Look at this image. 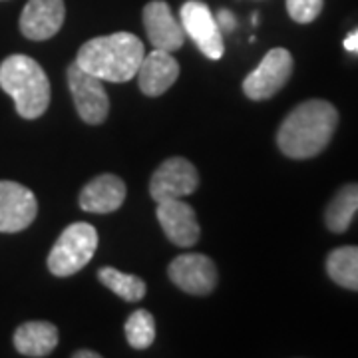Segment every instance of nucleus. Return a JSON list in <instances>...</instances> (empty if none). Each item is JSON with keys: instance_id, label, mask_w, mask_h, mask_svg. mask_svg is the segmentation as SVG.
<instances>
[{"instance_id": "obj_19", "label": "nucleus", "mask_w": 358, "mask_h": 358, "mask_svg": "<svg viewBox=\"0 0 358 358\" xmlns=\"http://www.w3.org/2000/svg\"><path fill=\"white\" fill-rule=\"evenodd\" d=\"M98 279L103 287H108L112 293H115L120 299L128 301V303H138L145 296L148 285L141 281L136 275L122 273L114 267H103L98 271Z\"/></svg>"}, {"instance_id": "obj_20", "label": "nucleus", "mask_w": 358, "mask_h": 358, "mask_svg": "<svg viewBox=\"0 0 358 358\" xmlns=\"http://www.w3.org/2000/svg\"><path fill=\"white\" fill-rule=\"evenodd\" d=\"M126 338L131 348L143 350L148 346L154 345L155 341V319L152 313L145 308H140L129 315L126 320Z\"/></svg>"}, {"instance_id": "obj_17", "label": "nucleus", "mask_w": 358, "mask_h": 358, "mask_svg": "<svg viewBox=\"0 0 358 358\" xmlns=\"http://www.w3.org/2000/svg\"><path fill=\"white\" fill-rule=\"evenodd\" d=\"M358 211V183H346L324 209V223L333 233H345Z\"/></svg>"}, {"instance_id": "obj_7", "label": "nucleus", "mask_w": 358, "mask_h": 358, "mask_svg": "<svg viewBox=\"0 0 358 358\" xmlns=\"http://www.w3.org/2000/svg\"><path fill=\"white\" fill-rule=\"evenodd\" d=\"M179 16H181L183 32L197 44V48L203 52L207 58L219 60L225 52L223 36L209 6L199 0H187L181 6Z\"/></svg>"}, {"instance_id": "obj_2", "label": "nucleus", "mask_w": 358, "mask_h": 358, "mask_svg": "<svg viewBox=\"0 0 358 358\" xmlns=\"http://www.w3.org/2000/svg\"><path fill=\"white\" fill-rule=\"evenodd\" d=\"M145 48L136 34L114 32L88 40L76 56V64L106 82H128L138 74Z\"/></svg>"}, {"instance_id": "obj_12", "label": "nucleus", "mask_w": 358, "mask_h": 358, "mask_svg": "<svg viewBox=\"0 0 358 358\" xmlns=\"http://www.w3.org/2000/svg\"><path fill=\"white\" fill-rule=\"evenodd\" d=\"M157 221L167 239L178 247H193L199 241V223L192 205L181 199H167L157 203Z\"/></svg>"}, {"instance_id": "obj_24", "label": "nucleus", "mask_w": 358, "mask_h": 358, "mask_svg": "<svg viewBox=\"0 0 358 358\" xmlns=\"http://www.w3.org/2000/svg\"><path fill=\"white\" fill-rule=\"evenodd\" d=\"M74 358H100V355L90 352V350H78V352H74Z\"/></svg>"}, {"instance_id": "obj_4", "label": "nucleus", "mask_w": 358, "mask_h": 358, "mask_svg": "<svg viewBox=\"0 0 358 358\" xmlns=\"http://www.w3.org/2000/svg\"><path fill=\"white\" fill-rule=\"evenodd\" d=\"M98 249V231L90 223L68 225L48 255V268L56 277H70L88 265Z\"/></svg>"}, {"instance_id": "obj_14", "label": "nucleus", "mask_w": 358, "mask_h": 358, "mask_svg": "<svg viewBox=\"0 0 358 358\" xmlns=\"http://www.w3.org/2000/svg\"><path fill=\"white\" fill-rule=\"evenodd\" d=\"M138 84L145 96H162L171 88L179 78L178 60L171 56V52L155 48L143 56L140 70H138Z\"/></svg>"}, {"instance_id": "obj_13", "label": "nucleus", "mask_w": 358, "mask_h": 358, "mask_svg": "<svg viewBox=\"0 0 358 358\" xmlns=\"http://www.w3.org/2000/svg\"><path fill=\"white\" fill-rule=\"evenodd\" d=\"M143 26L148 38L154 48L167 52H176L185 42L183 26H179L178 18L173 16L169 4L164 0H152L143 8Z\"/></svg>"}, {"instance_id": "obj_22", "label": "nucleus", "mask_w": 358, "mask_h": 358, "mask_svg": "<svg viewBox=\"0 0 358 358\" xmlns=\"http://www.w3.org/2000/svg\"><path fill=\"white\" fill-rule=\"evenodd\" d=\"M215 20H217L221 32H233V30H235V16H233L229 10H221V13L215 16Z\"/></svg>"}, {"instance_id": "obj_16", "label": "nucleus", "mask_w": 358, "mask_h": 358, "mask_svg": "<svg viewBox=\"0 0 358 358\" xmlns=\"http://www.w3.org/2000/svg\"><path fill=\"white\" fill-rule=\"evenodd\" d=\"M14 346L24 357H48L58 346V329L46 320L24 322L14 333Z\"/></svg>"}, {"instance_id": "obj_18", "label": "nucleus", "mask_w": 358, "mask_h": 358, "mask_svg": "<svg viewBox=\"0 0 358 358\" xmlns=\"http://www.w3.org/2000/svg\"><path fill=\"white\" fill-rule=\"evenodd\" d=\"M327 273L338 287L358 291V247H338L327 257Z\"/></svg>"}, {"instance_id": "obj_9", "label": "nucleus", "mask_w": 358, "mask_h": 358, "mask_svg": "<svg viewBox=\"0 0 358 358\" xmlns=\"http://www.w3.org/2000/svg\"><path fill=\"white\" fill-rule=\"evenodd\" d=\"M38 215L36 195L16 181H0V233H18Z\"/></svg>"}, {"instance_id": "obj_23", "label": "nucleus", "mask_w": 358, "mask_h": 358, "mask_svg": "<svg viewBox=\"0 0 358 358\" xmlns=\"http://www.w3.org/2000/svg\"><path fill=\"white\" fill-rule=\"evenodd\" d=\"M345 48L348 52H357L358 54V30H355L352 34H348V36H346Z\"/></svg>"}, {"instance_id": "obj_15", "label": "nucleus", "mask_w": 358, "mask_h": 358, "mask_svg": "<svg viewBox=\"0 0 358 358\" xmlns=\"http://www.w3.org/2000/svg\"><path fill=\"white\" fill-rule=\"evenodd\" d=\"M126 183L114 173H102L84 185L80 207L88 213H112L126 201Z\"/></svg>"}, {"instance_id": "obj_8", "label": "nucleus", "mask_w": 358, "mask_h": 358, "mask_svg": "<svg viewBox=\"0 0 358 358\" xmlns=\"http://www.w3.org/2000/svg\"><path fill=\"white\" fill-rule=\"evenodd\" d=\"M199 185V173L185 157H169L157 167L150 181V193L155 203L167 199H181L192 195Z\"/></svg>"}, {"instance_id": "obj_5", "label": "nucleus", "mask_w": 358, "mask_h": 358, "mask_svg": "<svg viewBox=\"0 0 358 358\" xmlns=\"http://www.w3.org/2000/svg\"><path fill=\"white\" fill-rule=\"evenodd\" d=\"M293 74V56L287 48H273L265 54L255 70L243 80V92L249 100L273 98Z\"/></svg>"}, {"instance_id": "obj_21", "label": "nucleus", "mask_w": 358, "mask_h": 358, "mask_svg": "<svg viewBox=\"0 0 358 358\" xmlns=\"http://www.w3.org/2000/svg\"><path fill=\"white\" fill-rule=\"evenodd\" d=\"M324 0H287V13L299 24H308L317 20L322 13Z\"/></svg>"}, {"instance_id": "obj_1", "label": "nucleus", "mask_w": 358, "mask_h": 358, "mask_svg": "<svg viewBox=\"0 0 358 358\" xmlns=\"http://www.w3.org/2000/svg\"><path fill=\"white\" fill-rule=\"evenodd\" d=\"M338 128V112L331 102L307 100L282 120L277 145L291 159H310L333 140Z\"/></svg>"}, {"instance_id": "obj_11", "label": "nucleus", "mask_w": 358, "mask_h": 358, "mask_svg": "<svg viewBox=\"0 0 358 358\" xmlns=\"http://www.w3.org/2000/svg\"><path fill=\"white\" fill-rule=\"evenodd\" d=\"M64 18V0H28L20 14V32L28 40L42 42L60 32Z\"/></svg>"}, {"instance_id": "obj_10", "label": "nucleus", "mask_w": 358, "mask_h": 358, "mask_svg": "<svg viewBox=\"0 0 358 358\" xmlns=\"http://www.w3.org/2000/svg\"><path fill=\"white\" fill-rule=\"evenodd\" d=\"M167 273L176 287L189 294L203 296L213 293V289L217 287V267L203 253L179 255L171 261Z\"/></svg>"}, {"instance_id": "obj_6", "label": "nucleus", "mask_w": 358, "mask_h": 358, "mask_svg": "<svg viewBox=\"0 0 358 358\" xmlns=\"http://www.w3.org/2000/svg\"><path fill=\"white\" fill-rule=\"evenodd\" d=\"M66 76H68V86L72 92L78 115L90 126H98L106 122L108 112H110V100H108L102 80L86 72L84 68H80L76 62L70 64Z\"/></svg>"}, {"instance_id": "obj_3", "label": "nucleus", "mask_w": 358, "mask_h": 358, "mask_svg": "<svg viewBox=\"0 0 358 358\" xmlns=\"http://www.w3.org/2000/svg\"><path fill=\"white\" fill-rule=\"evenodd\" d=\"M0 88L13 98L16 112L24 120H36L48 110L50 82L30 56L14 54L0 64Z\"/></svg>"}]
</instances>
